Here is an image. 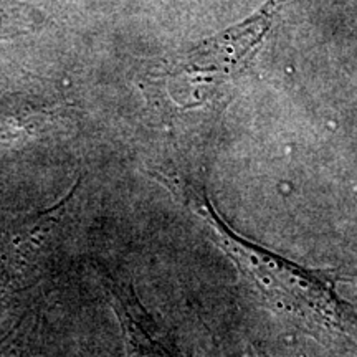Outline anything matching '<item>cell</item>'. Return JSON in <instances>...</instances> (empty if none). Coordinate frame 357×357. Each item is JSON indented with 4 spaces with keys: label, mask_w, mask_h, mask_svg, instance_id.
I'll use <instances>...</instances> for the list:
<instances>
[{
    "label": "cell",
    "mask_w": 357,
    "mask_h": 357,
    "mask_svg": "<svg viewBox=\"0 0 357 357\" xmlns=\"http://www.w3.org/2000/svg\"><path fill=\"white\" fill-rule=\"evenodd\" d=\"M154 177L230 258L242 288L258 305L291 321L318 341L357 354V312L337 293L336 271L300 265L238 234L218 212L202 182L189 172L160 169Z\"/></svg>",
    "instance_id": "1"
},
{
    "label": "cell",
    "mask_w": 357,
    "mask_h": 357,
    "mask_svg": "<svg viewBox=\"0 0 357 357\" xmlns=\"http://www.w3.org/2000/svg\"><path fill=\"white\" fill-rule=\"evenodd\" d=\"M101 283L121 328L124 357H184L142 305L131 281L101 270Z\"/></svg>",
    "instance_id": "2"
},
{
    "label": "cell",
    "mask_w": 357,
    "mask_h": 357,
    "mask_svg": "<svg viewBox=\"0 0 357 357\" xmlns=\"http://www.w3.org/2000/svg\"><path fill=\"white\" fill-rule=\"evenodd\" d=\"M247 357H271L270 354H266V352H263V351H258V349H255L252 352V354H248Z\"/></svg>",
    "instance_id": "3"
}]
</instances>
